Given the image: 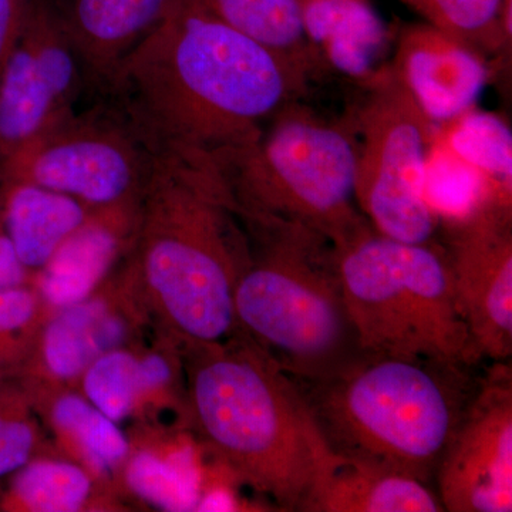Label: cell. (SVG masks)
I'll return each mask as SVG.
<instances>
[{
    "mask_svg": "<svg viewBox=\"0 0 512 512\" xmlns=\"http://www.w3.org/2000/svg\"><path fill=\"white\" fill-rule=\"evenodd\" d=\"M0 208L6 232L28 271H42L73 235L100 220L69 195L5 178H0Z\"/></svg>",
    "mask_w": 512,
    "mask_h": 512,
    "instance_id": "e0dca14e",
    "label": "cell"
},
{
    "mask_svg": "<svg viewBox=\"0 0 512 512\" xmlns=\"http://www.w3.org/2000/svg\"><path fill=\"white\" fill-rule=\"evenodd\" d=\"M335 249L360 349L483 365L439 241L409 244L366 224Z\"/></svg>",
    "mask_w": 512,
    "mask_h": 512,
    "instance_id": "52a82bcc",
    "label": "cell"
},
{
    "mask_svg": "<svg viewBox=\"0 0 512 512\" xmlns=\"http://www.w3.org/2000/svg\"><path fill=\"white\" fill-rule=\"evenodd\" d=\"M86 99L92 90L49 0H32L0 74V161Z\"/></svg>",
    "mask_w": 512,
    "mask_h": 512,
    "instance_id": "8fae6325",
    "label": "cell"
},
{
    "mask_svg": "<svg viewBox=\"0 0 512 512\" xmlns=\"http://www.w3.org/2000/svg\"><path fill=\"white\" fill-rule=\"evenodd\" d=\"M306 80L288 60L174 0L100 97L119 107L157 156L214 158L251 143L299 99Z\"/></svg>",
    "mask_w": 512,
    "mask_h": 512,
    "instance_id": "6da1fadb",
    "label": "cell"
},
{
    "mask_svg": "<svg viewBox=\"0 0 512 512\" xmlns=\"http://www.w3.org/2000/svg\"><path fill=\"white\" fill-rule=\"evenodd\" d=\"M301 511L441 512L444 508L430 484L338 456L323 443Z\"/></svg>",
    "mask_w": 512,
    "mask_h": 512,
    "instance_id": "9a60e30c",
    "label": "cell"
},
{
    "mask_svg": "<svg viewBox=\"0 0 512 512\" xmlns=\"http://www.w3.org/2000/svg\"><path fill=\"white\" fill-rule=\"evenodd\" d=\"M350 114L356 141L355 200L384 237L436 242L440 229L424 191L434 126L389 67L366 83Z\"/></svg>",
    "mask_w": 512,
    "mask_h": 512,
    "instance_id": "9c48e42d",
    "label": "cell"
},
{
    "mask_svg": "<svg viewBox=\"0 0 512 512\" xmlns=\"http://www.w3.org/2000/svg\"><path fill=\"white\" fill-rule=\"evenodd\" d=\"M37 296L25 286L0 289V340L18 352L15 336L28 328L37 313Z\"/></svg>",
    "mask_w": 512,
    "mask_h": 512,
    "instance_id": "f1b7e54d",
    "label": "cell"
},
{
    "mask_svg": "<svg viewBox=\"0 0 512 512\" xmlns=\"http://www.w3.org/2000/svg\"><path fill=\"white\" fill-rule=\"evenodd\" d=\"M174 0H49L53 15L82 64L93 97L120 64L157 28Z\"/></svg>",
    "mask_w": 512,
    "mask_h": 512,
    "instance_id": "5bb4252c",
    "label": "cell"
},
{
    "mask_svg": "<svg viewBox=\"0 0 512 512\" xmlns=\"http://www.w3.org/2000/svg\"><path fill=\"white\" fill-rule=\"evenodd\" d=\"M6 504L9 510L74 512L92 493L86 471L64 461H29L16 471Z\"/></svg>",
    "mask_w": 512,
    "mask_h": 512,
    "instance_id": "603a6c76",
    "label": "cell"
},
{
    "mask_svg": "<svg viewBox=\"0 0 512 512\" xmlns=\"http://www.w3.org/2000/svg\"><path fill=\"white\" fill-rule=\"evenodd\" d=\"M32 0H0V74L18 42Z\"/></svg>",
    "mask_w": 512,
    "mask_h": 512,
    "instance_id": "f546056e",
    "label": "cell"
},
{
    "mask_svg": "<svg viewBox=\"0 0 512 512\" xmlns=\"http://www.w3.org/2000/svg\"><path fill=\"white\" fill-rule=\"evenodd\" d=\"M437 136L458 158L484 175L495 191L512 195V134L500 117L476 109L443 124Z\"/></svg>",
    "mask_w": 512,
    "mask_h": 512,
    "instance_id": "7402d4cb",
    "label": "cell"
},
{
    "mask_svg": "<svg viewBox=\"0 0 512 512\" xmlns=\"http://www.w3.org/2000/svg\"><path fill=\"white\" fill-rule=\"evenodd\" d=\"M210 160L249 217L301 225L333 245L369 224L355 200L350 117L326 119L293 100L247 146Z\"/></svg>",
    "mask_w": 512,
    "mask_h": 512,
    "instance_id": "8992f818",
    "label": "cell"
},
{
    "mask_svg": "<svg viewBox=\"0 0 512 512\" xmlns=\"http://www.w3.org/2000/svg\"><path fill=\"white\" fill-rule=\"evenodd\" d=\"M83 375L86 399L114 421L127 417L144 393L138 359L124 350L101 353Z\"/></svg>",
    "mask_w": 512,
    "mask_h": 512,
    "instance_id": "4316f807",
    "label": "cell"
},
{
    "mask_svg": "<svg viewBox=\"0 0 512 512\" xmlns=\"http://www.w3.org/2000/svg\"><path fill=\"white\" fill-rule=\"evenodd\" d=\"M35 429L16 406L0 421V478L16 473L32 458Z\"/></svg>",
    "mask_w": 512,
    "mask_h": 512,
    "instance_id": "83f0119b",
    "label": "cell"
},
{
    "mask_svg": "<svg viewBox=\"0 0 512 512\" xmlns=\"http://www.w3.org/2000/svg\"><path fill=\"white\" fill-rule=\"evenodd\" d=\"M121 227L94 220L63 245L42 269L39 288L57 308L86 301L119 249Z\"/></svg>",
    "mask_w": 512,
    "mask_h": 512,
    "instance_id": "d6986e66",
    "label": "cell"
},
{
    "mask_svg": "<svg viewBox=\"0 0 512 512\" xmlns=\"http://www.w3.org/2000/svg\"><path fill=\"white\" fill-rule=\"evenodd\" d=\"M156 160L119 107L96 97L0 161V178L62 192L124 227L136 224Z\"/></svg>",
    "mask_w": 512,
    "mask_h": 512,
    "instance_id": "ba28073f",
    "label": "cell"
},
{
    "mask_svg": "<svg viewBox=\"0 0 512 512\" xmlns=\"http://www.w3.org/2000/svg\"><path fill=\"white\" fill-rule=\"evenodd\" d=\"M427 25L483 56L500 55L511 42V0H402Z\"/></svg>",
    "mask_w": 512,
    "mask_h": 512,
    "instance_id": "44dd1931",
    "label": "cell"
},
{
    "mask_svg": "<svg viewBox=\"0 0 512 512\" xmlns=\"http://www.w3.org/2000/svg\"><path fill=\"white\" fill-rule=\"evenodd\" d=\"M131 490L165 511H190L198 505V484L194 470L185 456L165 460L156 454L138 453L127 467Z\"/></svg>",
    "mask_w": 512,
    "mask_h": 512,
    "instance_id": "484cf974",
    "label": "cell"
},
{
    "mask_svg": "<svg viewBox=\"0 0 512 512\" xmlns=\"http://www.w3.org/2000/svg\"><path fill=\"white\" fill-rule=\"evenodd\" d=\"M28 272V269L20 262L15 247L6 232L2 208H0V289L25 285Z\"/></svg>",
    "mask_w": 512,
    "mask_h": 512,
    "instance_id": "4dcf8cb0",
    "label": "cell"
},
{
    "mask_svg": "<svg viewBox=\"0 0 512 512\" xmlns=\"http://www.w3.org/2000/svg\"><path fill=\"white\" fill-rule=\"evenodd\" d=\"M228 28L247 36L309 76L318 53L303 29L299 0H188Z\"/></svg>",
    "mask_w": 512,
    "mask_h": 512,
    "instance_id": "ac0fdd59",
    "label": "cell"
},
{
    "mask_svg": "<svg viewBox=\"0 0 512 512\" xmlns=\"http://www.w3.org/2000/svg\"><path fill=\"white\" fill-rule=\"evenodd\" d=\"M303 29L320 62L369 82L389 47L386 23L369 0H299Z\"/></svg>",
    "mask_w": 512,
    "mask_h": 512,
    "instance_id": "2e32d148",
    "label": "cell"
},
{
    "mask_svg": "<svg viewBox=\"0 0 512 512\" xmlns=\"http://www.w3.org/2000/svg\"><path fill=\"white\" fill-rule=\"evenodd\" d=\"M480 366L360 349L298 387L332 453L431 485Z\"/></svg>",
    "mask_w": 512,
    "mask_h": 512,
    "instance_id": "3957f363",
    "label": "cell"
},
{
    "mask_svg": "<svg viewBox=\"0 0 512 512\" xmlns=\"http://www.w3.org/2000/svg\"><path fill=\"white\" fill-rule=\"evenodd\" d=\"M190 348L191 416L202 439L279 510L301 511L323 440L298 384L242 333Z\"/></svg>",
    "mask_w": 512,
    "mask_h": 512,
    "instance_id": "277c9868",
    "label": "cell"
},
{
    "mask_svg": "<svg viewBox=\"0 0 512 512\" xmlns=\"http://www.w3.org/2000/svg\"><path fill=\"white\" fill-rule=\"evenodd\" d=\"M138 370H140L141 387L144 393L167 386L174 375L171 363L160 355H148L138 359Z\"/></svg>",
    "mask_w": 512,
    "mask_h": 512,
    "instance_id": "1f68e13d",
    "label": "cell"
},
{
    "mask_svg": "<svg viewBox=\"0 0 512 512\" xmlns=\"http://www.w3.org/2000/svg\"><path fill=\"white\" fill-rule=\"evenodd\" d=\"M134 231L138 271L174 332L188 346L237 335L248 234L210 158L157 156Z\"/></svg>",
    "mask_w": 512,
    "mask_h": 512,
    "instance_id": "7a4b0ae2",
    "label": "cell"
},
{
    "mask_svg": "<svg viewBox=\"0 0 512 512\" xmlns=\"http://www.w3.org/2000/svg\"><path fill=\"white\" fill-rule=\"evenodd\" d=\"M424 191L440 222L463 217L490 197L512 200L495 191L483 174L458 158L434 131L426 161Z\"/></svg>",
    "mask_w": 512,
    "mask_h": 512,
    "instance_id": "cb8c5ba5",
    "label": "cell"
},
{
    "mask_svg": "<svg viewBox=\"0 0 512 512\" xmlns=\"http://www.w3.org/2000/svg\"><path fill=\"white\" fill-rule=\"evenodd\" d=\"M390 69L434 127L476 109L490 79L485 56L427 23L402 30Z\"/></svg>",
    "mask_w": 512,
    "mask_h": 512,
    "instance_id": "4fadbf2b",
    "label": "cell"
},
{
    "mask_svg": "<svg viewBox=\"0 0 512 512\" xmlns=\"http://www.w3.org/2000/svg\"><path fill=\"white\" fill-rule=\"evenodd\" d=\"M15 356L16 350L0 340V376H2L3 369H5L9 362L15 359Z\"/></svg>",
    "mask_w": 512,
    "mask_h": 512,
    "instance_id": "d6a6232c",
    "label": "cell"
},
{
    "mask_svg": "<svg viewBox=\"0 0 512 512\" xmlns=\"http://www.w3.org/2000/svg\"><path fill=\"white\" fill-rule=\"evenodd\" d=\"M124 338V326L111 316L103 301L74 303L50 322L43 336V359L52 375L73 379L87 366L117 348Z\"/></svg>",
    "mask_w": 512,
    "mask_h": 512,
    "instance_id": "ffe728a7",
    "label": "cell"
},
{
    "mask_svg": "<svg viewBox=\"0 0 512 512\" xmlns=\"http://www.w3.org/2000/svg\"><path fill=\"white\" fill-rule=\"evenodd\" d=\"M434 481L444 511H512L511 360L484 369Z\"/></svg>",
    "mask_w": 512,
    "mask_h": 512,
    "instance_id": "7c38bea8",
    "label": "cell"
},
{
    "mask_svg": "<svg viewBox=\"0 0 512 512\" xmlns=\"http://www.w3.org/2000/svg\"><path fill=\"white\" fill-rule=\"evenodd\" d=\"M238 214L249 245L235 285L238 332L296 384L329 375L360 350L335 245L301 225Z\"/></svg>",
    "mask_w": 512,
    "mask_h": 512,
    "instance_id": "5b68a950",
    "label": "cell"
},
{
    "mask_svg": "<svg viewBox=\"0 0 512 512\" xmlns=\"http://www.w3.org/2000/svg\"><path fill=\"white\" fill-rule=\"evenodd\" d=\"M53 421L82 450L97 470H110L127 457L126 436L92 403L77 394H64L53 406Z\"/></svg>",
    "mask_w": 512,
    "mask_h": 512,
    "instance_id": "d4e9b609",
    "label": "cell"
},
{
    "mask_svg": "<svg viewBox=\"0 0 512 512\" xmlns=\"http://www.w3.org/2000/svg\"><path fill=\"white\" fill-rule=\"evenodd\" d=\"M448 266L481 359L512 357V200L490 197L440 222Z\"/></svg>",
    "mask_w": 512,
    "mask_h": 512,
    "instance_id": "30bf717a",
    "label": "cell"
}]
</instances>
